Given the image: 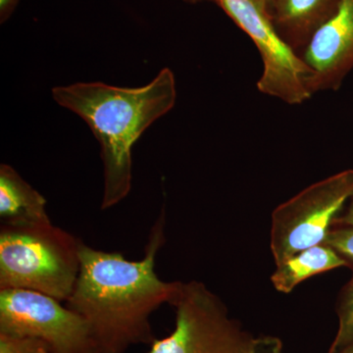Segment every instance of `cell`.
I'll return each instance as SVG.
<instances>
[{
	"mask_svg": "<svg viewBox=\"0 0 353 353\" xmlns=\"http://www.w3.org/2000/svg\"><path fill=\"white\" fill-rule=\"evenodd\" d=\"M341 0H271L266 8L281 38L297 54L336 13Z\"/></svg>",
	"mask_w": 353,
	"mask_h": 353,
	"instance_id": "9c48e42d",
	"label": "cell"
},
{
	"mask_svg": "<svg viewBox=\"0 0 353 353\" xmlns=\"http://www.w3.org/2000/svg\"><path fill=\"white\" fill-rule=\"evenodd\" d=\"M0 353H50L43 341L0 334Z\"/></svg>",
	"mask_w": 353,
	"mask_h": 353,
	"instance_id": "5bb4252c",
	"label": "cell"
},
{
	"mask_svg": "<svg viewBox=\"0 0 353 353\" xmlns=\"http://www.w3.org/2000/svg\"><path fill=\"white\" fill-rule=\"evenodd\" d=\"M311 71V92L338 90L353 70V0H341L299 54Z\"/></svg>",
	"mask_w": 353,
	"mask_h": 353,
	"instance_id": "ba28073f",
	"label": "cell"
},
{
	"mask_svg": "<svg viewBox=\"0 0 353 353\" xmlns=\"http://www.w3.org/2000/svg\"><path fill=\"white\" fill-rule=\"evenodd\" d=\"M271 282L278 292L290 294L294 288L319 274L347 267L340 255L327 243L311 246L276 265Z\"/></svg>",
	"mask_w": 353,
	"mask_h": 353,
	"instance_id": "8fae6325",
	"label": "cell"
},
{
	"mask_svg": "<svg viewBox=\"0 0 353 353\" xmlns=\"http://www.w3.org/2000/svg\"><path fill=\"white\" fill-rule=\"evenodd\" d=\"M252 39L263 62L260 92L296 105L312 97V71L281 38L264 0H212Z\"/></svg>",
	"mask_w": 353,
	"mask_h": 353,
	"instance_id": "8992f818",
	"label": "cell"
},
{
	"mask_svg": "<svg viewBox=\"0 0 353 353\" xmlns=\"http://www.w3.org/2000/svg\"><path fill=\"white\" fill-rule=\"evenodd\" d=\"M353 227V196L348 199L332 227Z\"/></svg>",
	"mask_w": 353,
	"mask_h": 353,
	"instance_id": "9a60e30c",
	"label": "cell"
},
{
	"mask_svg": "<svg viewBox=\"0 0 353 353\" xmlns=\"http://www.w3.org/2000/svg\"><path fill=\"white\" fill-rule=\"evenodd\" d=\"M53 99L85 121L101 148L104 190L101 209L117 205L132 189V148L152 123L168 113L176 99L175 76L159 72L141 88L78 83L52 90Z\"/></svg>",
	"mask_w": 353,
	"mask_h": 353,
	"instance_id": "7a4b0ae2",
	"label": "cell"
},
{
	"mask_svg": "<svg viewBox=\"0 0 353 353\" xmlns=\"http://www.w3.org/2000/svg\"><path fill=\"white\" fill-rule=\"evenodd\" d=\"M338 353H353V341L350 345H347L345 348L339 352Z\"/></svg>",
	"mask_w": 353,
	"mask_h": 353,
	"instance_id": "e0dca14e",
	"label": "cell"
},
{
	"mask_svg": "<svg viewBox=\"0 0 353 353\" xmlns=\"http://www.w3.org/2000/svg\"><path fill=\"white\" fill-rule=\"evenodd\" d=\"M271 0H264V2H265V4H266V6H267V4L269 3V2H270Z\"/></svg>",
	"mask_w": 353,
	"mask_h": 353,
	"instance_id": "d6986e66",
	"label": "cell"
},
{
	"mask_svg": "<svg viewBox=\"0 0 353 353\" xmlns=\"http://www.w3.org/2000/svg\"><path fill=\"white\" fill-rule=\"evenodd\" d=\"M17 1L18 0H0V15L2 22L12 12Z\"/></svg>",
	"mask_w": 353,
	"mask_h": 353,
	"instance_id": "2e32d148",
	"label": "cell"
},
{
	"mask_svg": "<svg viewBox=\"0 0 353 353\" xmlns=\"http://www.w3.org/2000/svg\"><path fill=\"white\" fill-rule=\"evenodd\" d=\"M325 243L331 246L353 271V227H332Z\"/></svg>",
	"mask_w": 353,
	"mask_h": 353,
	"instance_id": "4fadbf2b",
	"label": "cell"
},
{
	"mask_svg": "<svg viewBox=\"0 0 353 353\" xmlns=\"http://www.w3.org/2000/svg\"><path fill=\"white\" fill-rule=\"evenodd\" d=\"M188 1H190V2H197V1H201V0H188Z\"/></svg>",
	"mask_w": 353,
	"mask_h": 353,
	"instance_id": "ac0fdd59",
	"label": "cell"
},
{
	"mask_svg": "<svg viewBox=\"0 0 353 353\" xmlns=\"http://www.w3.org/2000/svg\"><path fill=\"white\" fill-rule=\"evenodd\" d=\"M172 306L175 328L155 339L148 353H283L280 339L245 331L203 283H183Z\"/></svg>",
	"mask_w": 353,
	"mask_h": 353,
	"instance_id": "277c9868",
	"label": "cell"
},
{
	"mask_svg": "<svg viewBox=\"0 0 353 353\" xmlns=\"http://www.w3.org/2000/svg\"><path fill=\"white\" fill-rule=\"evenodd\" d=\"M0 218L9 226L51 223L46 199L7 164L0 166Z\"/></svg>",
	"mask_w": 353,
	"mask_h": 353,
	"instance_id": "30bf717a",
	"label": "cell"
},
{
	"mask_svg": "<svg viewBox=\"0 0 353 353\" xmlns=\"http://www.w3.org/2000/svg\"><path fill=\"white\" fill-rule=\"evenodd\" d=\"M163 209L139 261L81 245L80 271L65 303L87 321L101 353L152 345L150 316L162 304L172 305L180 294L182 282H164L155 272L157 252L165 243Z\"/></svg>",
	"mask_w": 353,
	"mask_h": 353,
	"instance_id": "6da1fadb",
	"label": "cell"
},
{
	"mask_svg": "<svg viewBox=\"0 0 353 353\" xmlns=\"http://www.w3.org/2000/svg\"><path fill=\"white\" fill-rule=\"evenodd\" d=\"M82 243L52 223L1 225L0 290H34L66 301L80 271Z\"/></svg>",
	"mask_w": 353,
	"mask_h": 353,
	"instance_id": "3957f363",
	"label": "cell"
},
{
	"mask_svg": "<svg viewBox=\"0 0 353 353\" xmlns=\"http://www.w3.org/2000/svg\"><path fill=\"white\" fill-rule=\"evenodd\" d=\"M336 311L339 328L328 353H338L353 341V275L339 294Z\"/></svg>",
	"mask_w": 353,
	"mask_h": 353,
	"instance_id": "7c38bea8",
	"label": "cell"
},
{
	"mask_svg": "<svg viewBox=\"0 0 353 353\" xmlns=\"http://www.w3.org/2000/svg\"><path fill=\"white\" fill-rule=\"evenodd\" d=\"M0 334L36 339L50 353H101L82 316L34 290H0Z\"/></svg>",
	"mask_w": 353,
	"mask_h": 353,
	"instance_id": "52a82bcc",
	"label": "cell"
},
{
	"mask_svg": "<svg viewBox=\"0 0 353 353\" xmlns=\"http://www.w3.org/2000/svg\"><path fill=\"white\" fill-rule=\"evenodd\" d=\"M353 196V169L313 183L272 213L270 248L276 265L322 245L334 219Z\"/></svg>",
	"mask_w": 353,
	"mask_h": 353,
	"instance_id": "5b68a950",
	"label": "cell"
}]
</instances>
